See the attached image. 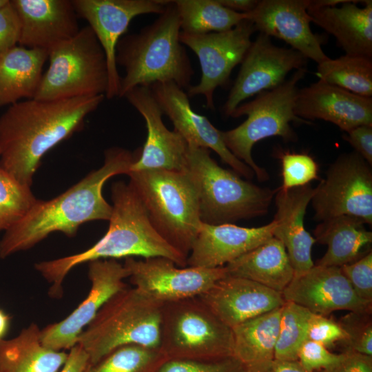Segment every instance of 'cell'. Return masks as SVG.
I'll return each instance as SVG.
<instances>
[{
	"mask_svg": "<svg viewBox=\"0 0 372 372\" xmlns=\"http://www.w3.org/2000/svg\"><path fill=\"white\" fill-rule=\"evenodd\" d=\"M111 191L113 205L109 227L96 244L79 254L35 264L36 270L52 284L51 297L62 296V283L73 268L96 260L164 257L178 267L187 266V258L154 228L143 202L129 183L115 182Z\"/></svg>",
	"mask_w": 372,
	"mask_h": 372,
	"instance_id": "cell-3",
	"label": "cell"
},
{
	"mask_svg": "<svg viewBox=\"0 0 372 372\" xmlns=\"http://www.w3.org/2000/svg\"><path fill=\"white\" fill-rule=\"evenodd\" d=\"M282 295L285 301L323 316L338 310L372 312V302L356 295L339 267L314 264L307 271L294 276Z\"/></svg>",
	"mask_w": 372,
	"mask_h": 372,
	"instance_id": "cell-18",
	"label": "cell"
},
{
	"mask_svg": "<svg viewBox=\"0 0 372 372\" xmlns=\"http://www.w3.org/2000/svg\"><path fill=\"white\" fill-rule=\"evenodd\" d=\"M9 0H0V8L8 3Z\"/></svg>",
	"mask_w": 372,
	"mask_h": 372,
	"instance_id": "cell-50",
	"label": "cell"
},
{
	"mask_svg": "<svg viewBox=\"0 0 372 372\" xmlns=\"http://www.w3.org/2000/svg\"><path fill=\"white\" fill-rule=\"evenodd\" d=\"M48 53L17 45L0 56V107L34 99Z\"/></svg>",
	"mask_w": 372,
	"mask_h": 372,
	"instance_id": "cell-29",
	"label": "cell"
},
{
	"mask_svg": "<svg viewBox=\"0 0 372 372\" xmlns=\"http://www.w3.org/2000/svg\"><path fill=\"white\" fill-rule=\"evenodd\" d=\"M307 340L315 341L331 348L337 342L344 344L347 335L338 322L326 316L312 313L308 323Z\"/></svg>",
	"mask_w": 372,
	"mask_h": 372,
	"instance_id": "cell-41",
	"label": "cell"
},
{
	"mask_svg": "<svg viewBox=\"0 0 372 372\" xmlns=\"http://www.w3.org/2000/svg\"><path fill=\"white\" fill-rule=\"evenodd\" d=\"M307 309L291 301L282 306L275 359L298 360V353L307 340L309 320L312 315Z\"/></svg>",
	"mask_w": 372,
	"mask_h": 372,
	"instance_id": "cell-35",
	"label": "cell"
},
{
	"mask_svg": "<svg viewBox=\"0 0 372 372\" xmlns=\"http://www.w3.org/2000/svg\"><path fill=\"white\" fill-rule=\"evenodd\" d=\"M347 141L369 165H372V125H362L346 132Z\"/></svg>",
	"mask_w": 372,
	"mask_h": 372,
	"instance_id": "cell-44",
	"label": "cell"
},
{
	"mask_svg": "<svg viewBox=\"0 0 372 372\" xmlns=\"http://www.w3.org/2000/svg\"><path fill=\"white\" fill-rule=\"evenodd\" d=\"M267 372H311L298 361L274 360Z\"/></svg>",
	"mask_w": 372,
	"mask_h": 372,
	"instance_id": "cell-48",
	"label": "cell"
},
{
	"mask_svg": "<svg viewBox=\"0 0 372 372\" xmlns=\"http://www.w3.org/2000/svg\"><path fill=\"white\" fill-rule=\"evenodd\" d=\"M347 0L340 6H316L309 0L311 22L331 34L346 54L372 58V1Z\"/></svg>",
	"mask_w": 372,
	"mask_h": 372,
	"instance_id": "cell-26",
	"label": "cell"
},
{
	"mask_svg": "<svg viewBox=\"0 0 372 372\" xmlns=\"http://www.w3.org/2000/svg\"><path fill=\"white\" fill-rule=\"evenodd\" d=\"M282 165V189H289L310 184L320 178L318 165L307 154L283 152L279 156Z\"/></svg>",
	"mask_w": 372,
	"mask_h": 372,
	"instance_id": "cell-37",
	"label": "cell"
},
{
	"mask_svg": "<svg viewBox=\"0 0 372 372\" xmlns=\"http://www.w3.org/2000/svg\"><path fill=\"white\" fill-rule=\"evenodd\" d=\"M124 97L143 117L147 131L145 143L130 172L184 171L187 143L180 134L165 126L162 119L163 113L151 89L136 87Z\"/></svg>",
	"mask_w": 372,
	"mask_h": 372,
	"instance_id": "cell-19",
	"label": "cell"
},
{
	"mask_svg": "<svg viewBox=\"0 0 372 372\" xmlns=\"http://www.w3.org/2000/svg\"><path fill=\"white\" fill-rule=\"evenodd\" d=\"M180 21L172 1L164 11L138 32L121 38L116 49V65L123 67L118 97L136 87H150L170 81L189 87L194 71L180 41Z\"/></svg>",
	"mask_w": 372,
	"mask_h": 372,
	"instance_id": "cell-4",
	"label": "cell"
},
{
	"mask_svg": "<svg viewBox=\"0 0 372 372\" xmlns=\"http://www.w3.org/2000/svg\"><path fill=\"white\" fill-rule=\"evenodd\" d=\"M232 329L199 297L165 303L159 349L168 360L212 362L233 357Z\"/></svg>",
	"mask_w": 372,
	"mask_h": 372,
	"instance_id": "cell-9",
	"label": "cell"
},
{
	"mask_svg": "<svg viewBox=\"0 0 372 372\" xmlns=\"http://www.w3.org/2000/svg\"><path fill=\"white\" fill-rule=\"evenodd\" d=\"M282 307L232 328L233 357L246 372H267L275 360Z\"/></svg>",
	"mask_w": 372,
	"mask_h": 372,
	"instance_id": "cell-27",
	"label": "cell"
},
{
	"mask_svg": "<svg viewBox=\"0 0 372 372\" xmlns=\"http://www.w3.org/2000/svg\"><path fill=\"white\" fill-rule=\"evenodd\" d=\"M104 95L19 101L0 116V167L31 187L43 156L83 126Z\"/></svg>",
	"mask_w": 372,
	"mask_h": 372,
	"instance_id": "cell-1",
	"label": "cell"
},
{
	"mask_svg": "<svg viewBox=\"0 0 372 372\" xmlns=\"http://www.w3.org/2000/svg\"><path fill=\"white\" fill-rule=\"evenodd\" d=\"M277 222L259 227L202 223L187 260L188 267H224L273 236Z\"/></svg>",
	"mask_w": 372,
	"mask_h": 372,
	"instance_id": "cell-24",
	"label": "cell"
},
{
	"mask_svg": "<svg viewBox=\"0 0 372 372\" xmlns=\"http://www.w3.org/2000/svg\"><path fill=\"white\" fill-rule=\"evenodd\" d=\"M225 267L227 275L253 280L280 293L294 276L284 245L273 236Z\"/></svg>",
	"mask_w": 372,
	"mask_h": 372,
	"instance_id": "cell-28",
	"label": "cell"
},
{
	"mask_svg": "<svg viewBox=\"0 0 372 372\" xmlns=\"http://www.w3.org/2000/svg\"><path fill=\"white\" fill-rule=\"evenodd\" d=\"M10 320V316L0 308V340L5 339L9 330Z\"/></svg>",
	"mask_w": 372,
	"mask_h": 372,
	"instance_id": "cell-49",
	"label": "cell"
},
{
	"mask_svg": "<svg viewBox=\"0 0 372 372\" xmlns=\"http://www.w3.org/2000/svg\"><path fill=\"white\" fill-rule=\"evenodd\" d=\"M320 80L350 92L366 97L372 96L371 59L345 54L329 58L318 64Z\"/></svg>",
	"mask_w": 372,
	"mask_h": 372,
	"instance_id": "cell-33",
	"label": "cell"
},
{
	"mask_svg": "<svg viewBox=\"0 0 372 372\" xmlns=\"http://www.w3.org/2000/svg\"><path fill=\"white\" fill-rule=\"evenodd\" d=\"M78 15L94 32L106 57L108 87L105 96L118 97L121 77L116 63L117 44L131 21L145 14H161L167 1L161 0H72Z\"/></svg>",
	"mask_w": 372,
	"mask_h": 372,
	"instance_id": "cell-14",
	"label": "cell"
},
{
	"mask_svg": "<svg viewBox=\"0 0 372 372\" xmlns=\"http://www.w3.org/2000/svg\"><path fill=\"white\" fill-rule=\"evenodd\" d=\"M20 22L21 46L45 50L79 31L72 0H10Z\"/></svg>",
	"mask_w": 372,
	"mask_h": 372,
	"instance_id": "cell-21",
	"label": "cell"
},
{
	"mask_svg": "<svg viewBox=\"0 0 372 372\" xmlns=\"http://www.w3.org/2000/svg\"><path fill=\"white\" fill-rule=\"evenodd\" d=\"M307 58L292 48L274 45L269 37L259 33L251 42L236 81L223 107L231 116L245 100L283 83L292 70L304 68Z\"/></svg>",
	"mask_w": 372,
	"mask_h": 372,
	"instance_id": "cell-15",
	"label": "cell"
},
{
	"mask_svg": "<svg viewBox=\"0 0 372 372\" xmlns=\"http://www.w3.org/2000/svg\"><path fill=\"white\" fill-rule=\"evenodd\" d=\"M356 295L372 302V251H367L355 261L340 267Z\"/></svg>",
	"mask_w": 372,
	"mask_h": 372,
	"instance_id": "cell-39",
	"label": "cell"
},
{
	"mask_svg": "<svg viewBox=\"0 0 372 372\" xmlns=\"http://www.w3.org/2000/svg\"><path fill=\"white\" fill-rule=\"evenodd\" d=\"M338 322L347 335L345 351L372 356V312L349 311Z\"/></svg>",
	"mask_w": 372,
	"mask_h": 372,
	"instance_id": "cell-38",
	"label": "cell"
},
{
	"mask_svg": "<svg viewBox=\"0 0 372 372\" xmlns=\"http://www.w3.org/2000/svg\"><path fill=\"white\" fill-rule=\"evenodd\" d=\"M129 184L143 202L156 231L188 257L202 221L196 189L185 172H130Z\"/></svg>",
	"mask_w": 372,
	"mask_h": 372,
	"instance_id": "cell-6",
	"label": "cell"
},
{
	"mask_svg": "<svg viewBox=\"0 0 372 372\" xmlns=\"http://www.w3.org/2000/svg\"><path fill=\"white\" fill-rule=\"evenodd\" d=\"M163 304L135 287L112 296L78 338L76 344L87 353L89 365L124 345L159 348Z\"/></svg>",
	"mask_w": 372,
	"mask_h": 372,
	"instance_id": "cell-7",
	"label": "cell"
},
{
	"mask_svg": "<svg viewBox=\"0 0 372 372\" xmlns=\"http://www.w3.org/2000/svg\"><path fill=\"white\" fill-rule=\"evenodd\" d=\"M318 372H372V356L344 351L340 362Z\"/></svg>",
	"mask_w": 372,
	"mask_h": 372,
	"instance_id": "cell-45",
	"label": "cell"
},
{
	"mask_svg": "<svg viewBox=\"0 0 372 372\" xmlns=\"http://www.w3.org/2000/svg\"><path fill=\"white\" fill-rule=\"evenodd\" d=\"M49 65L34 99L52 101L105 95V52L89 25L48 52Z\"/></svg>",
	"mask_w": 372,
	"mask_h": 372,
	"instance_id": "cell-10",
	"label": "cell"
},
{
	"mask_svg": "<svg viewBox=\"0 0 372 372\" xmlns=\"http://www.w3.org/2000/svg\"><path fill=\"white\" fill-rule=\"evenodd\" d=\"M68 353L45 347L32 323L14 338L0 340V372H58Z\"/></svg>",
	"mask_w": 372,
	"mask_h": 372,
	"instance_id": "cell-31",
	"label": "cell"
},
{
	"mask_svg": "<svg viewBox=\"0 0 372 372\" xmlns=\"http://www.w3.org/2000/svg\"><path fill=\"white\" fill-rule=\"evenodd\" d=\"M224 7L240 13H249L258 5V0H218Z\"/></svg>",
	"mask_w": 372,
	"mask_h": 372,
	"instance_id": "cell-47",
	"label": "cell"
},
{
	"mask_svg": "<svg viewBox=\"0 0 372 372\" xmlns=\"http://www.w3.org/2000/svg\"><path fill=\"white\" fill-rule=\"evenodd\" d=\"M184 171L198 196L202 223L234 224L267 214L276 189L261 187L220 167L205 147L187 145Z\"/></svg>",
	"mask_w": 372,
	"mask_h": 372,
	"instance_id": "cell-5",
	"label": "cell"
},
{
	"mask_svg": "<svg viewBox=\"0 0 372 372\" xmlns=\"http://www.w3.org/2000/svg\"><path fill=\"white\" fill-rule=\"evenodd\" d=\"M344 357L342 353L331 352L323 344L306 340L299 349L298 361L311 372L328 369L340 362Z\"/></svg>",
	"mask_w": 372,
	"mask_h": 372,
	"instance_id": "cell-42",
	"label": "cell"
},
{
	"mask_svg": "<svg viewBox=\"0 0 372 372\" xmlns=\"http://www.w3.org/2000/svg\"><path fill=\"white\" fill-rule=\"evenodd\" d=\"M310 184L289 189H277L275 194L277 222L273 237L284 245L294 271L302 273L314 265L311 249L316 240L307 231L304 218L307 207L314 194Z\"/></svg>",
	"mask_w": 372,
	"mask_h": 372,
	"instance_id": "cell-25",
	"label": "cell"
},
{
	"mask_svg": "<svg viewBox=\"0 0 372 372\" xmlns=\"http://www.w3.org/2000/svg\"><path fill=\"white\" fill-rule=\"evenodd\" d=\"M138 154L110 147L105 152L104 164L99 169L53 199L38 200L20 221L5 231L0 240V258L30 249L52 232L72 237L85 223L109 220L112 207L103 196L104 184L114 176L127 175Z\"/></svg>",
	"mask_w": 372,
	"mask_h": 372,
	"instance_id": "cell-2",
	"label": "cell"
},
{
	"mask_svg": "<svg viewBox=\"0 0 372 372\" xmlns=\"http://www.w3.org/2000/svg\"><path fill=\"white\" fill-rule=\"evenodd\" d=\"M38 200L30 187L18 182L0 167V231L20 221Z\"/></svg>",
	"mask_w": 372,
	"mask_h": 372,
	"instance_id": "cell-36",
	"label": "cell"
},
{
	"mask_svg": "<svg viewBox=\"0 0 372 372\" xmlns=\"http://www.w3.org/2000/svg\"><path fill=\"white\" fill-rule=\"evenodd\" d=\"M307 71L305 68L297 70L277 87L261 92L252 101L240 104L231 116L238 118L245 115L247 119L234 129L221 131L228 149L248 165L261 182L267 180L269 176L265 168L254 161V145L271 136H280L285 142H296L298 136L291 123H311L298 117L294 112L298 84Z\"/></svg>",
	"mask_w": 372,
	"mask_h": 372,
	"instance_id": "cell-8",
	"label": "cell"
},
{
	"mask_svg": "<svg viewBox=\"0 0 372 372\" xmlns=\"http://www.w3.org/2000/svg\"><path fill=\"white\" fill-rule=\"evenodd\" d=\"M255 31V26L249 19L221 32L196 34L181 31L180 43L196 54L201 70L199 83L188 87V96L203 95L207 107L214 110L216 89L225 85L233 69L241 63Z\"/></svg>",
	"mask_w": 372,
	"mask_h": 372,
	"instance_id": "cell-12",
	"label": "cell"
},
{
	"mask_svg": "<svg viewBox=\"0 0 372 372\" xmlns=\"http://www.w3.org/2000/svg\"><path fill=\"white\" fill-rule=\"evenodd\" d=\"M198 297L231 329L285 302L280 293L253 280L229 275Z\"/></svg>",
	"mask_w": 372,
	"mask_h": 372,
	"instance_id": "cell-23",
	"label": "cell"
},
{
	"mask_svg": "<svg viewBox=\"0 0 372 372\" xmlns=\"http://www.w3.org/2000/svg\"><path fill=\"white\" fill-rule=\"evenodd\" d=\"M309 0H262L247 13L260 33L274 37L318 64L328 57L322 48L323 39L311 28L307 12Z\"/></svg>",
	"mask_w": 372,
	"mask_h": 372,
	"instance_id": "cell-20",
	"label": "cell"
},
{
	"mask_svg": "<svg viewBox=\"0 0 372 372\" xmlns=\"http://www.w3.org/2000/svg\"><path fill=\"white\" fill-rule=\"evenodd\" d=\"M294 112L301 119L331 122L344 132L372 125V97L350 92L320 80L298 91Z\"/></svg>",
	"mask_w": 372,
	"mask_h": 372,
	"instance_id": "cell-22",
	"label": "cell"
},
{
	"mask_svg": "<svg viewBox=\"0 0 372 372\" xmlns=\"http://www.w3.org/2000/svg\"><path fill=\"white\" fill-rule=\"evenodd\" d=\"M158 372H246L234 357L212 362L186 360H167Z\"/></svg>",
	"mask_w": 372,
	"mask_h": 372,
	"instance_id": "cell-40",
	"label": "cell"
},
{
	"mask_svg": "<svg viewBox=\"0 0 372 372\" xmlns=\"http://www.w3.org/2000/svg\"><path fill=\"white\" fill-rule=\"evenodd\" d=\"M168 360L159 348L137 344L120 347L84 372H158Z\"/></svg>",
	"mask_w": 372,
	"mask_h": 372,
	"instance_id": "cell-34",
	"label": "cell"
},
{
	"mask_svg": "<svg viewBox=\"0 0 372 372\" xmlns=\"http://www.w3.org/2000/svg\"><path fill=\"white\" fill-rule=\"evenodd\" d=\"M182 32L189 34L221 32L232 29L247 13L232 11L218 0H174Z\"/></svg>",
	"mask_w": 372,
	"mask_h": 372,
	"instance_id": "cell-32",
	"label": "cell"
},
{
	"mask_svg": "<svg viewBox=\"0 0 372 372\" xmlns=\"http://www.w3.org/2000/svg\"><path fill=\"white\" fill-rule=\"evenodd\" d=\"M91 288L86 298L66 318L41 330L42 344L51 349H70L79 335L92 321L101 307L116 293L127 287L124 279L128 270L115 259L89 262Z\"/></svg>",
	"mask_w": 372,
	"mask_h": 372,
	"instance_id": "cell-16",
	"label": "cell"
},
{
	"mask_svg": "<svg viewBox=\"0 0 372 372\" xmlns=\"http://www.w3.org/2000/svg\"><path fill=\"white\" fill-rule=\"evenodd\" d=\"M89 365V357L79 344L70 349L68 358L60 372H84Z\"/></svg>",
	"mask_w": 372,
	"mask_h": 372,
	"instance_id": "cell-46",
	"label": "cell"
},
{
	"mask_svg": "<svg viewBox=\"0 0 372 372\" xmlns=\"http://www.w3.org/2000/svg\"><path fill=\"white\" fill-rule=\"evenodd\" d=\"M360 218L339 216L320 222L313 230L316 242L327 245L324 256L315 265L341 267L358 260L372 242V233Z\"/></svg>",
	"mask_w": 372,
	"mask_h": 372,
	"instance_id": "cell-30",
	"label": "cell"
},
{
	"mask_svg": "<svg viewBox=\"0 0 372 372\" xmlns=\"http://www.w3.org/2000/svg\"><path fill=\"white\" fill-rule=\"evenodd\" d=\"M149 88L163 114L172 122L174 130L183 136L187 145L214 151L236 174L247 180L254 176V172L226 147L221 131L206 116L193 110L183 88L170 81L156 83Z\"/></svg>",
	"mask_w": 372,
	"mask_h": 372,
	"instance_id": "cell-17",
	"label": "cell"
},
{
	"mask_svg": "<svg viewBox=\"0 0 372 372\" xmlns=\"http://www.w3.org/2000/svg\"><path fill=\"white\" fill-rule=\"evenodd\" d=\"M20 37V22L9 0L0 8V56L17 46Z\"/></svg>",
	"mask_w": 372,
	"mask_h": 372,
	"instance_id": "cell-43",
	"label": "cell"
},
{
	"mask_svg": "<svg viewBox=\"0 0 372 372\" xmlns=\"http://www.w3.org/2000/svg\"><path fill=\"white\" fill-rule=\"evenodd\" d=\"M311 202L315 220L347 215L371 225V165L355 151L340 155L315 187Z\"/></svg>",
	"mask_w": 372,
	"mask_h": 372,
	"instance_id": "cell-11",
	"label": "cell"
},
{
	"mask_svg": "<svg viewBox=\"0 0 372 372\" xmlns=\"http://www.w3.org/2000/svg\"><path fill=\"white\" fill-rule=\"evenodd\" d=\"M134 287L163 304L198 297L227 275L225 267H178L164 257L136 260L125 258L123 264Z\"/></svg>",
	"mask_w": 372,
	"mask_h": 372,
	"instance_id": "cell-13",
	"label": "cell"
}]
</instances>
